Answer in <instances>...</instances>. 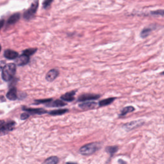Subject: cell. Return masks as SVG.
Returning <instances> with one entry per match:
<instances>
[{
  "label": "cell",
  "mask_w": 164,
  "mask_h": 164,
  "mask_svg": "<svg viewBox=\"0 0 164 164\" xmlns=\"http://www.w3.org/2000/svg\"><path fill=\"white\" fill-rule=\"evenodd\" d=\"M101 148V144L98 142H92L82 146L79 150L80 153L82 155L89 156L93 155Z\"/></svg>",
  "instance_id": "6da1fadb"
},
{
  "label": "cell",
  "mask_w": 164,
  "mask_h": 164,
  "mask_svg": "<svg viewBox=\"0 0 164 164\" xmlns=\"http://www.w3.org/2000/svg\"><path fill=\"white\" fill-rule=\"evenodd\" d=\"M16 72V65L15 64L10 63L5 65L2 69V78L6 81L11 80Z\"/></svg>",
  "instance_id": "7a4b0ae2"
},
{
  "label": "cell",
  "mask_w": 164,
  "mask_h": 164,
  "mask_svg": "<svg viewBox=\"0 0 164 164\" xmlns=\"http://www.w3.org/2000/svg\"><path fill=\"white\" fill-rule=\"evenodd\" d=\"M39 8V0H35V1L32 3L30 8L26 10L23 14V17L25 20H29L32 19L37 12Z\"/></svg>",
  "instance_id": "3957f363"
},
{
  "label": "cell",
  "mask_w": 164,
  "mask_h": 164,
  "mask_svg": "<svg viewBox=\"0 0 164 164\" xmlns=\"http://www.w3.org/2000/svg\"><path fill=\"white\" fill-rule=\"evenodd\" d=\"M15 125L14 121H10L8 122H0V135H3L11 131Z\"/></svg>",
  "instance_id": "277c9868"
},
{
  "label": "cell",
  "mask_w": 164,
  "mask_h": 164,
  "mask_svg": "<svg viewBox=\"0 0 164 164\" xmlns=\"http://www.w3.org/2000/svg\"><path fill=\"white\" fill-rule=\"evenodd\" d=\"M144 124V121L142 119H139L128 122L126 124L123 125L122 127L126 131H130L133 129H135V128L142 126Z\"/></svg>",
  "instance_id": "5b68a950"
},
{
  "label": "cell",
  "mask_w": 164,
  "mask_h": 164,
  "mask_svg": "<svg viewBox=\"0 0 164 164\" xmlns=\"http://www.w3.org/2000/svg\"><path fill=\"white\" fill-rule=\"evenodd\" d=\"M100 97V95L94 94H84L80 95L78 97V101L79 102H84L90 100H96Z\"/></svg>",
  "instance_id": "8992f818"
},
{
  "label": "cell",
  "mask_w": 164,
  "mask_h": 164,
  "mask_svg": "<svg viewBox=\"0 0 164 164\" xmlns=\"http://www.w3.org/2000/svg\"><path fill=\"white\" fill-rule=\"evenodd\" d=\"M59 75L58 70L56 69H51L48 72V73L46 75V80L49 82L53 81Z\"/></svg>",
  "instance_id": "52a82bcc"
},
{
  "label": "cell",
  "mask_w": 164,
  "mask_h": 164,
  "mask_svg": "<svg viewBox=\"0 0 164 164\" xmlns=\"http://www.w3.org/2000/svg\"><path fill=\"white\" fill-rule=\"evenodd\" d=\"M30 61V56L23 53L19 56L15 58V64L19 66H23L27 65Z\"/></svg>",
  "instance_id": "ba28073f"
},
{
  "label": "cell",
  "mask_w": 164,
  "mask_h": 164,
  "mask_svg": "<svg viewBox=\"0 0 164 164\" xmlns=\"http://www.w3.org/2000/svg\"><path fill=\"white\" fill-rule=\"evenodd\" d=\"M156 27L157 26L156 24H151L149 27L144 28L140 32V37L143 39L146 38L151 33L153 30L156 29Z\"/></svg>",
  "instance_id": "9c48e42d"
},
{
  "label": "cell",
  "mask_w": 164,
  "mask_h": 164,
  "mask_svg": "<svg viewBox=\"0 0 164 164\" xmlns=\"http://www.w3.org/2000/svg\"><path fill=\"white\" fill-rule=\"evenodd\" d=\"M76 90H72L68 92H66L65 94H64V95H62L60 97V98L62 101H67V102L73 101L75 99L74 96L76 94Z\"/></svg>",
  "instance_id": "30bf717a"
},
{
  "label": "cell",
  "mask_w": 164,
  "mask_h": 164,
  "mask_svg": "<svg viewBox=\"0 0 164 164\" xmlns=\"http://www.w3.org/2000/svg\"><path fill=\"white\" fill-rule=\"evenodd\" d=\"M97 105V102L94 101H84V102H81L79 105V107L83 110H89L94 109Z\"/></svg>",
  "instance_id": "8fae6325"
},
{
  "label": "cell",
  "mask_w": 164,
  "mask_h": 164,
  "mask_svg": "<svg viewBox=\"0 0 164 164\" xmlns=\"http://www.w3.org/2000/svg\"><path fill=\"white\" fill-rule=\"evenodd\" d=\"M23 110L25 112H27L30 114H44L47 113V111L43 109H30V108H27L25 106L23 107Z\"/></svg>",
  "instance_id": "7c38bea8"
},
{
  "label": "cell",
  "mask_w": 164,
  "mask_h": 164,
  "mask_svg": "<svg viewBox=\"0 0 164 164\" xmlns=\"http://www.w3.org/2000/svg\"><path fill=\"white\" fill-rule=\"evenodd\" d=\"M67 104L64 102L62 100L60 99H56L55 101H51L50 102H48L47 104L46 105V106L48 107H62L65 106Z\"/></svg>",
  "instance_id": "4fadbf2b"
},
{
  "label": "cell",
  "mask_w": 164,
  "mask_h": 164,
  "mask_svg": "<svg viewBox=\"0 0 164 164\" xmlns=\"http://www.w3.org/2000/svg\"><path fill=\"white\" fill-rule=\"evenodd\" d=\"M19 54L17 52L11 49H7L5 51L4 53V56L5 57L9 59V60H13V59H15L17 56H18Z\"/></svg>",
  "instance_id": "5bb4252c"
},
{
  "label": "cell",
  "mask_w": 164,
  "mask_h": 164,
  "mask_svg": "<svg viewBox=\"0 0 164 164\" xmlns=\"http://www.w3.org/2000/svg\"><path fill=\"white\" fill-rule=\"evenodd\" d=\"M20 14L19 13H15L13 14L9 17L7 22V25L10 26V25H12V24H14L15 23H16L20 19Z\"/></svg>",
  "instance_id": "9a60e30c"
},
{
  "label": "cell",
  "mask_w": 164,
  "mask_h": 164,
  "mask_svg": "<svg viewBox=\"0 0 164 164\" xmlns=\"http://www.w3.org/2000/svg\"><path fill=\"white\" fill-rule=\"evenodd\" d=\"M7 97L9 100L11 101L16 100L17 99V89L15 88H12L10 89L7 94Z\"/></svg>",
  "instance_id": "2e32d148"
},
{
  "label": "cell",
  "mask_w": 164,
  "mask_h": 164,
  "mask_svg": "<svg viewBox=\"0 0 164 164\" xmlns=\"http://www.w3.org/2000/svg\"><path fill=\"white\" fill-rule=\"evenodd\" d=\"M116 99V97H110V98H107L102 99L99 102V106H105L107 105H109L112 104Z\"/></svg>",
  "instance_id": "e0dca14e"
},
{
  "label": "cell",
  "mask_w": 164,
  "mask_h": 164,
  "mask_svg": "<svg viewBox=\"0 0 164 164\" xmlns=\"http://www.w3.org/2000/svg\"><path fill=\"white\" fill-rule=\"evenodd\" d=\"M69 112V110L68 109H58V110H54L52 111H50L48 114L51 115H64L65 114H66L67 112Z\"/></svg>",
  "instance_id": "ac0fdd59"
},
{
  "label": "cell",
  "mask_w": 164,
  "mask_h": 164,
  "mask_svg": "<svg viewBox=\"0 0 164 164\" xmlns=\"http://www.w3.org/2000/svg\"><path fill=\"white\" fill-rule=\"evenodd\" d=\"M135 108L133 106H126L121 110V114H120L119 115L120 116H125L126 114H128V113H130V112L135 111Z\"/></svg>",
  "instance_id": "d6986e66"
},
{
  "label": "cell",
  "mask_w": 164,
  "mask_h": 164,
  "mask_svg": "<svg viewBox=\"0 0 164 164\" xmlns=\"http://www.w3.org/2000/svg\"><path fill=\"white\" fill-rule=\"evenodd\" d=\"M117 151H118V147L117 146H108L105 148V151L109 153L111 156L114 155Z\"/></svg>",
  "instance_id": "ffe728a7"
},
{
  "label": "cell",
  "mask_w": 164,
  "mask_h": 164,
  "mask_svg": "<svg viewBox=\"0 0 164 164\" xmlns=\"http://www.w3.org/2000/svg\"><path fill=\"white\" fill-rule=\"evenodd\" d=\"M59 162V159L57 156H51L48 158L46 159V160L44 162V163L46 164H56Z\"/></svg>",
  "instance_id": "44dd1931"
},
{
  "label": "cell",
  "mask_w": 164,
  "mask_h": 164,
  "mask_svg": "<svg viewBox=\"0 0 164 164\" xmlns=\"http://www.w3.org/2000/svg\"><path fill=\"white\" fill-rule=\"evenodd\" d=\"M37 48H30V49H25L23 51V54L27 55L28 56H30L33 55L34 53H35L36 51H37Z\"/></svg>",
  "instance_id": "7402d4cb"
},
{
  "label": "cell",
  "mask_w": 164,
  "mask_h": 164,
  "mask_svg": "<svg viewBox=\"0 0 164 164\" xmlns=\"http://www.w3.org/2000/svg\"><path fill=\"white\" fill-rule=\"evenodd\" d=\"M163 10L161 9V10H155V11H151L150 12V14L151 15H154V16H163Z\"/></svg>",
  "instance_id": "603a6c76"
},
{
  "label": "cell",
  "mask_w": 164,
  "mask_h": 164,
  "mask_svg": "<svg viewBox=\"0 0 164 164\" xmlns=\"http://www.w3.org/2000/svg\"><path fill=\"white\" fill-rule=\"evenodd\" d=\"M54 0H44L43 3V6L44 9H48L50 7L51 3L53 2Z\"/></svg>",
  "instance_id": "cb8c5ba5"
},
{
  "label": "cell",
  "mask_w": 164,
  "mask_h": 164,
  "mask_svg": "<svg viewBox=\"0 0 164 164\" xmlns=\"http://www.w3.org/2000/svg\"><path fill=\"white\" fill-rule=\"evenodd\" d=\"M51 101H52V99H39V100H35V101L36 102L35 104H41V103H48V102H50Z\"/></svg>",
  "instance_id": "d4e9b609"
},
{
  "label": "cell",
  "mask_w": 164,
  "mask_h": 164,
  "mask_svg": "<svg viewBox=\"0 0 164 164\" xmlns=\"http://www.w3.org/2000/svg\"><path fill=\"white\" fill-rule=\"evenodd\" d=\"M29 116H30V114H28V113H23V114H22L21 115H20V119H21L22 120H25L28 119Z\"/></svg>",
  "instance_id": "484cf974"
},
{
  "label": "cell",
  "mask_w": 164,
  "mask_h": 164,
  "mask_svg": "<svg viewBox=\"0 0 164 164\" xmlns=\"http://www.w3.org/2000/svg\"><path fill=\"white\" fill-rule=\"evenodd\" d=\"M5 65V61H0V71H2Z\"/></svg>",
  "instance_id": "4316f807"
},
{
  "label": "cell",
  "mask_w": 164,
  "mask_h": 164,
  "mask_svg": "<svg viewBox=\"0 0 164 164\" xmlns=\"http://www.w3.org/2000/svg\"><path fill=\"white\" fill-rule=\"evenodd\" d=\"M4 23H5V21H4L3 19L0 20V30H1L2 28L3 27Z\"/></svg>",
  "instance_id": "83f0119b"
},
{
  "label": "cell",
  "mask_w": 164,
  "mask_h": 164,
  "mask_svg": "<svg viewBox=\"0 0 164 164\" xmlns=\"http://www.w3.org/2000/svg\"><path fill=\"white\" fill-rule=\"evenodd\" d=\"M118 163H126V162H125V161H123V160H121V159H120V160H119V162H118Z\"/></svg>",
  "instance_id": "f1b7e54d"
},
{
  "label": "cell",
  "mask_w": 164,
  "mask_h": 164,
  "mask_svg": "<svg viewBox=\"0 0 164 164\" xmlns=\"http://www.w3.org/2000/svg\"><path fill=\"white\" fill-rule=\"evenodd\" d=\"M1 49H2V47H1V45H0V51H1Z\"/></svg>",
  "instance_id": "f546056e"
}]
</instances>
